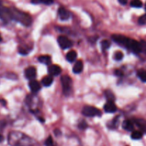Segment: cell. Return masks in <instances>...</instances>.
Wrapping results in <instances>:
<instances>
[{"label": "cell", "mask_w": 146, "mask_h": 146, "mask_svg": "<svg viewBox=\"0 0 146 146\" xmlns=\"http://www.w3.org/2000/svg\"><path fill=\"white\" fill-rule=\"evenodd\" d=\"M31 2L34 4H44L46 5H51L54 2V0H31Z\"/></svg>", "instance_id": "44dd1931"}, {"label": "cell", "mask_w": 146, "mask_h": 146, "mask_svg": "<svg viewBox=\"0 0 146 146\" xmlns=\"http://www.w3.org/2000/svg\"><path fill=\"white\" fill-rule=\"evenodd\" d=\"M58 43L60 46L64 49L71 48L73 46V42L65 36H60L58 38Z\"/></svg>", "instance_id": "8992f818"}, {"label": "cell", "mask_w": 146, "mask_h": 146, "mask_svg": "<svg viewBox=\"0 0 146 146\" xmlns=\"http://www.w3.org/2000/svg\"><path fill=\"white\" fill-rule=\"evenodd\" d=\"M83 115L88 117H94L101 115V113L99 109L91 106H86L82 110Z\"/></svg>", "instance_id": "277c9868"}, {"label": "cell", "mask_w": 146, "mask_h": 146, "mask_svg": "<svg viewBox=\"0 0 146 146\" xmlns=\"http://www.w3.org/2000/svg\"><path fill=\"white\" fill-rule=\"evenodd\" d=\"M77 57V53L75 51H70L66 54V60L69 62H73L76 60Z\"/></svg>", "instance_id": "ac0fdd59"}, {"label": "cell", "mask_w": 146, "mask_h": 146, "mask_svg": "<svg viewBox=\"0 0 146 146\" xmlns=\"http://www.w3.org/2000/svg\"><path fill=\"white\" fill-rule=\"evenodd\" d=\"M29 86V88H31L33 92H38L41 89V84L36 80L33 79L32 81H30Z\"/></svg>", "instance_id": "7c38bea8"}, {"label": "cell", "mask_w": 146, "mask_h": 146, "mask_svg": "<svg viewBox=\"0 0 146 146\" xmlns=\"http://www.w3.org/2000/svg\"><path fill=\"white\" fill-rule=\"evenodd\" d=\"M6 101H4V100H2V99H0V103H1V104H3V105H5L6 104Z\"/></svg>", "instance_id": "d6a6232c"}, {"label": "cell", "mask_w": 146, "mask_h": 146, "mask_svg": "<svg viewBox=\"0 0 146 146\" xmlns=\"http://www.w3.org/2000/svg\"><path fill=\"white\" fill-rule=\"evenodd\" d=\"M84 69V64H83L82 61H77L76 62L75 65H74V68H73V71L75 74H79Z\"/></svg>", "instance_id": "5bb4252c"}, {"label": "cell", "mask_w": 146, "mask_h": 146, "mask_svg": "<svg viewBox=\"0 0 146 146\" xmlns=\"http://www.w3.org/2000/svg\"><path fill=\"white\" fill-rule=\"evenodd\" d=\"M105 95H106V98L108 99V101H114V98H115V97H114V94H113L111 91L107 90V91L105 92Z\"/></svg>", "instance_id": "603a6c76"}, {"label": "cell", "mask_w": 146, "mask_h": 146, "mask_svg": "<svg viewBox=\"0 0 146 146\" xmlns=\"http://www.w3.org/2000/svg\"><path fill=\"white\" fill-rule=\"evenodd\" d=\"M53 81H54V79H53L52 76H51V75L46 76L44 77V78H42L41 83H42V84L44 86H50L52 84Z\"/></svg>", "instance_id": "e0dca14e"}, {"label": "cell", "mask_w": 146, "mask_h": 146, "mask_svg": "<svg viewBox=\"0 0 146 146\" xmlns=\"http://www.w3.org/2000/svg\"><path fill=\"white\" fill-rule=\"evenodd\" d=\"M101 48H102V49L104 50V51L108 49V48L110 47V46H111L110 42L108 41H107V40H104V41H101Z\"/></svg>", "instance_id": "cb8c5ba5"}, {"label": "cell", "mask_w": 146, "mask_h": 146, "mask_svg": "<svg viewBox=\"0 0 146 146\" xmlns=\"http://www.w3.org/2000/svg\"><path fill=\"white\" fill-rule=\"evenodd\" d=\"M115 74L116 76H123V72L121 70L117 69L115 71Z\"/></svg>", "instance_id": "f546056e"}, {"label": "cell", "mask_w": 146, "mask_h": 146, "mask_svg": "<svg viewBox=\"0 0 146 146\" xmlns=\"http://www.w3.org/2000/svg\"><path fill=\"white\" fill-rule=\"evenodd\" d=\"M1 7V1H0V8Z\"/></svg>", "instance_id": "e575fe53"}, {"label": "cell", "mask_w": 146, "mask_h": 146, "mask_svg": "<svg viewBox=\"0 0 146 146\" xmlns=\"http://www.w3.org/2000/svg\"><path fill=\"white\" fill-rule=\"evenodd\" d=\"M38 61L41 64H46V65H48L51 64V58L48 55H43L41 56L38 58Z\"/></svg>", "instance_id": "2e32d148"}, {"label": "cell", "mask_w": 146, "mask_h": 146, "mask_svg": "<svg viewBox=\"0 0 146 146\" xmlns=\"http://www.w3.org/2000/svg\"><path fill=\"white\" fill-rule=\"evenodd\" d=\"M8 143L11 146H34L35 141L19 131H11L8 135Z\"/></svg>", "instance_id": "6da1fadb"}, {"label": "cell", "mask_w": 146, "mask_h": 146, "mask_svg": "<svg viewBox=\"0 0 146 146\" xmlns=\"http://www.w3.org/2000/svg\"><path fill=\"white\" fill-rule=\"evenodd\" d=\"M48 71L51 76H58L61 73V68L58 65H51L48 67Z\"/></svg>", "instance_id": "8fae6325"}, {"label": "cell", "mask_w": 146, "mask_h": 146, "mask_svg": "<svg viewBox=\"0 0 146 146\" xmlns=\"http://www.w3.org/2000/svg\"><path fill=\"white\" fill-rule=\"evenodd\" d=\"M61 81L64 94L68 95L71 92V88H72V80H71V77L67 75L63 76L61 78Z\"/></svg>", "instance_id": "3957f363"}, {"label": "cell", "mask_w": 146, "mask_h": 146, "mask_svg": "<svg viewBox=\"0 0 146 146\" xmlns=\"http://www.w3.org/2000/svg\"><path fill=\"white\" fill-rule=\"evenodd\" d=\"M131 6L135 8H141L143 6V3L141 0H132L131 1Z\"/></svg>", "instance_id": "7402d4cb"}, {"label": "cell", "mask_w": 146, "mask_h": 146, "mask_svg": "<svg viewBox=\"0 0 146 146\" xmlns=\"http://www.w3.org/2000/svg\"><path fill=\"white\" fill-rule=\"evenodd\" d=\"M143 137V133L141 131H134L131 134V138L133 140H139Z\"/></svg>", "instance_id": "ffe728a7"}, {"label": "cell", "mask_w": 146, "mask_h": 146, "mask_svg": "<svg viewBox=\"0 0 146 146\" xmlns=\"http://www.w3.org/2000/svg\"><path fill=\"white\" fill-rule=\"evenodd\" d=\"M104 110L106 113H112L117 111V107L114 104V101H108L104 106Z\"/></svg>", "instance_id": "9c48e42d"}, {"label": "cell", "mask_w": 146, "mask_h": 146, "mask_svg": "<svg viewBox=\"0 0 146 146\" xmlns=\"http://www.w3.org/2000/svg\"><path fill=\"white\" fill-rule=\"evenodd\" d=\"M1 40H2V38H1V34H0V41H1Z\"/></svg>", "instance_id": "836d02e7"}, {"label": "cell", "mask_w": 146, "mask_h": 146, "mask_svg": "<svg viewBox=\"0 0 146 146\" xmlns=\"http://www.w3.org/2000/svg\"><path fill=\"white\" fill-rule=\"evenodd\" d=\"M122 127L125 131H132L134 128L133 123L130 121V120H126V121H123L122 124Z\"/></svg>", "instance_id": "9a60e30c"}, {"label": "cell", "mask_w": 146, "mask_h": 146, "mask_svg": "<svg viewBox=\"0 0 146 146\" xmlns=\"http://www.w3.org/2000/svg\"><path fill=\"white\" fill-rule=\"evenodd\" d=\"M135 123L136 124L137 126L140 128L141 131L146 133V121L141 118H137L135 121Z\"/></svg>", "instance_id": "4fadbf2b"}, {"label": "cell", "mask_w": 146, "mask_h": 146, "mask_svg": "<svg viewBox=\"0 0 146 146\" xmlns=\"http://www.w3.org/2000/svg\"><path fill=\"white\" fill-rule=\"evenodd\" d=\"M138 23L141 25H145L146 24V14H143L141 16L139 19H138Z\"/></svg>", "instance_id": "484cf974"}, {"label": "cell", "mask_w": 146, "mask_h": 146, "mask_svg": "<svg viewBox=\"0 0 146 146\" xmlns=\"http://www.w3.org/2000/svg\"><path fill=\"white\" fill-rule=\"evenodd\" d=\"M9 11L11 20H15L26 27H29L31 24L32 19L27 13L20 11L14 7H10Z\"/></svg>", "instance_id": "7a4b0ae2"}, {"label": "cell", "mask_w": 146, "mask_h": 146, "mask_svg": "<svg viewBox=\"0 0 146 146\" xmlns=\"http://www.w3.org/2000/svg\"><path fill=\"white\" fill-rule=\"evenodd\" d=\"M112 39L115 41L117 44L122 45L123 46L128 48L129 46L130 41H131V38H128L127 36H125L123 35H121V34H113L111 36Z\"/></svg>", "instance_id": "5b68a950"}, {"label": "cell", "mask_w": 146, "mask_h": 146, "mask_svg": "<svg viewBox=\"0 0 146 146\" xmlns=\"http://www.w3.org/2000/svg\"><path fill=\"white\" fill-rule=\"evenodd\" d=\"M45 145L46 146H55L54 144V141H53L52 138L51 136H49L47 138L45 142Z\"/></svg>", "instance_id": "4316f807"}, {"label": "cell", "mask_w": 146, "mask_h": 146, "mask_svg": "<svg viewBox=\"0 0 146 146\" xmlns=\"http://www.w3.org/2000/svg\"><path fill=\"white\" fill-rule=\"evenodd\" d=\"M36 76V69L35 67L30 66L25 70V76L28 79L33 80L35 78Z\"/></svg>", "instance_id": "ba28073f"}, {"label": "cell", "mask_w": 146, "mask_h": 146, "mask_svg": "<svg viewBox=\"0 0 146 146\" xmlns=\"http://www.w3.org/2000/svg\"><path fill=\"white\" fill-rule=\"evenodd\" d=\"M4 136H3V135L0 133V143L3 142V141H4Z\"/></svg>", "instance_id": "1f68e13d"}, {"label": "cell", "mask_w": 146, "mask_h": 146, "mask_svg": "<svg viewBox=\"0 0 146 146\" xmlns=\"http://www.w3.org/2000/svg\"><path fill=\"white\" fill-rule=\"evenodd\" d=\"M58 16H59L60 19L63 21L65 20H68L70 17V14L68 11H67L64 7H60L58 9Z\"/></svg>", "instance_id": "30bf717a"}, {"label": "cell", "mask_w": 146, "mask_h": 146, "mask_svg": "<svg viewBox=\"0 0 146 146\" xmlns=\"http://www.w3.org/2000/svg\"><path fill=\"white\" fill-rule=\"evenodd\" d=\"M118 1H119L121 4H123V5H125V4H126L127 2H128V0H118Z\"/></svg>", "instance_id": "4dcf8cb0"}, {"label": "cell", "mask_w": 146, "mask_h": 146, "mask_svg": "<svg viewBox=\"0 0 146 146\" xmlns=\"http://www.w3.org/2000/svg\"><path fill=\"white\" fill-rule=\"evenodd\" d=\"M87 126H88V125H87L86 122L84 121H81V122H80L79 124H78V128H81V129L82 130L86 129V128H87Z\"/></svg>", "instance_id": "83f0119b"}, {"label": "cell", "mask_w": 146, "mask_h": 146, "mask_svg": "<svg viewBox=\"0 0 146 146\" xmlns=\"http://www.w3.org/2000/svg\"><path fill=\"white\" fill-rule=\"evenodd\" d=\"M145 10H146V4H145Z\"/></svg>", "instance_id": "d590c367"}, {"label": "cell", "mask_w": 146, "mask_h": 146, "mask_svg": "<svg viewBox=\"0 0 146 146\" xmlns=\"http://www.w3.org/2000/svg\"><path fill=\"white\" fill-rule=\"evenodd\" d=\"M137 75L139 77L140 79L143 82H146V71L144 69L138 70L137 72Z\"/></svg>", "instance_id": "d6986e66"}, {"label": "cell", "mask_w": 146, "mask_h": 146, "mask_svg": "<svg viewBox=\"0 0 146 146\" xmlns=\"http://www.w3.org/2000/svg\"><path fill=\"white\" fill-rule=\"evenodd\" d=\"M123 58V54L121 51H117L114 54V59L116 61H121Z\"/></svg>", "instance_id": "d4e9b609"}, {"label": "cell", "mask_w": 146, "mask_h": 146, "mask_svg": "<svg viewBox=\"0 0 146 146\" xmlns=\"http://www.w3.org/2000/svg\"><path fill=\"white\" fill-rule=\"evenodd\" d=\"M128 48L135 53H139L142 51V44L135 40L131 39Z\"/></svg>", "instance_id": "52a82bcc"}, {"label": "cell", "mask_w": 146, "mask_h": 146, "mask_svg": "<svg viewBox=\"0 0 146 146\" xmlns=\"http://www.w3.org/2000/svg\"><path fill=\"white\" fill-rule=\"evenodd\" d=\"M6 125V123L4 122V121H0V133L2 131L3 128H4V126Z\"/></svg>", "instance_id": "f1b7e54d"}]
</instances>
